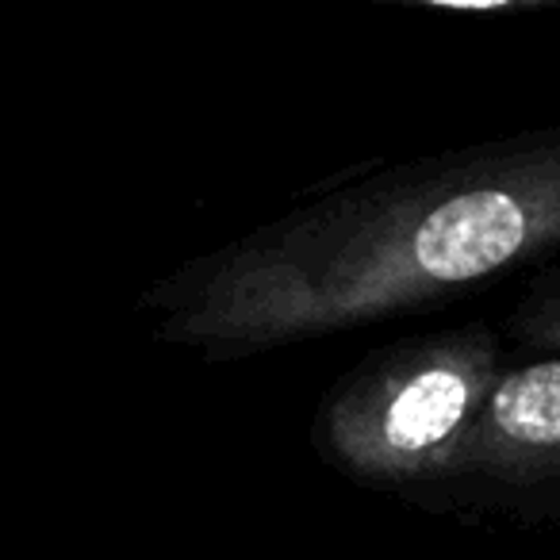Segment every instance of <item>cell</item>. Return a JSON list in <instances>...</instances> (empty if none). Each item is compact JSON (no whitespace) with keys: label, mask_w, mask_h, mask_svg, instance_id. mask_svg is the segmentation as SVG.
Masks as SVG:
<instances>
[{"label":"cell","mask_w":560,"mask_h":560,"mask_svg":"<svg viewBox=\"0 0 560 560\" xmlns=\"http://www.w3.org/2000/svg\"><path fill=\"white\" fill-rule=\"evenodd\" d=\"M438 514L560 526V353L503 365L445 472L415 499Z\"/></svg>","instance_id":"obj_3"},{"label":"cell","mask_w":560,"mask_h":560,"mask_svg":"<svg viewBox=\"0 0 560 560\" xmlns=\"http://www.w3.org/2000/svg\"><path fill=\"white\" fill-rule=\"evenodd\" d=\"M511 338L526 350H557L560 353V265L537 272L529 289L518 296L506 323Z\"/></svg>","instance_id":"obj_4"},{"label":"cell","mask_w":560,"mask_h":560,"mask_svg":"<svg viewBox=\"0 0 560 560\" xmlns=\"http://www.w3.org/2000/svg\"><path fill=\"white\" fill-rule=\"evenodd\" d=\"M503 365V338L483 323L365 353L319 399L315 453L350 480L415 503L445 472Z\"/></svg>","instance_id":"obj_2"},{"label":"cell","mask_w":560,"mask_h":560,"mask_svg":"<svg viewBox=\"0 0 560 560\" xmlns=\"http://www.w3.org/2000/svg\"><path fill=\"white\" fill-rule=\"evenodd\" d=\"M388 9L465 12V16H518V12H557L560 0H369Z\"/></svg>","instance_id":"obj_5"},{"label":"cell","mask_w":560,"mask_h":560,"mask_svg":"<svg viewBox=\"0 0 560 560\" xmlns=\"http://www.w3.org/2000/svg\"><path fill=\"white\" fill-rule=\"evenodd\" d=\"M560 254V124L353 173L150 280V335L234 361L445 304Z\"/></svg>","instance_id":"obj_1"}]
</instances>
